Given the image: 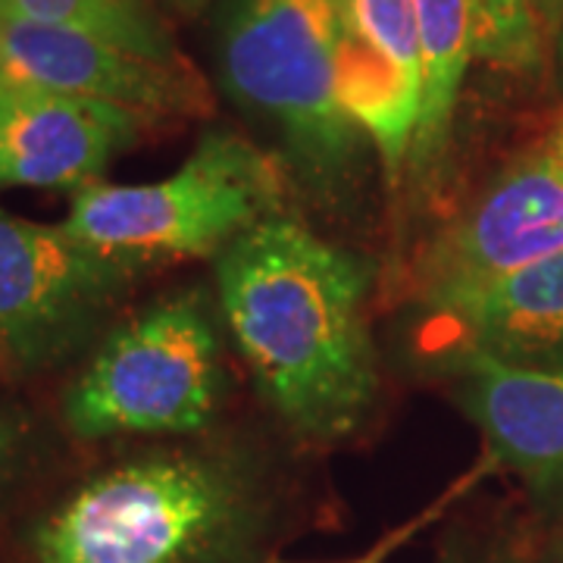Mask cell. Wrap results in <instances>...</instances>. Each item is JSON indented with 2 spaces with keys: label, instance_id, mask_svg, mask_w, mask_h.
<instances>
[{
  "label": "cell",
  "instance_id": "1",
  "mask_svg": "<svg viewBox=\"0 0 563 563\" xmlns=\"http://www.w3.org/2000/svg\"><path fill=\"white\" fill-rule=\"evenodd\" d=\"M217 307L279 420L307 442H339L379 391L366 325L369 269L288 213L213 261Z\"/></svg>",
  "mask_w": 563,
  "mask_h": 563
},
{
  "label": "cell",
  "instance_id": "2",
  "mask_svg": "<svg viewBox=\"0 0 563 563\" xmlns=\"http://www.w3.org/2000/svg\"><path fill=\"white\" fill-rule=\"evenodd\" d=\"M263 526L254 473L225 451L122 461L57 504L32 532L38 563H242Z\"/></svg>",
  "mask_w": 563,
  "mask_h": 563
},
{
  "label": "cell",
  "instance_id": "3",
  "mask_svg": "<svg viewBox=\"0 0 563 563\" xmlns=\"http://www.w3.org/2000/svg\"><path fill=\"white\" fill-rule=\"evenodd\" d=\"M335 0H220L225 91L279 141V163L322 207L354 198L369 141L335 91Z\"/></svg>",
  "mask_w": 563,
  "mask_h": 563
},
{
  "label": "cell",
  "instance_id": "4",
  "mask_svg": "<svg viewBox=\"0 0 563 563\" xmlns=\"http://www.w3.org/2000/svg\"><path fill=\"white\" fill-rule=\"evenodd\" d=\"M282 163L229 129L203 132L173 176L95 181L73 191L63 225L132 273L220 257L254 225L285 213Z\"/></svg>",
  "mask_w": 563,
  "mask_h": 563
},
{
  "label": "cell",
  "instance_id": "5",
  "mask_svg": "<svg viewBox=\"0 0 563 563\" xmlns=\"http://www.w3.org/2000/svg\"><path fill=\"white\" fill-rule=\"evenodd\" d=\"M217 310L188 288L110 329L66 391V426L79 439L203 432L225 388Z\"/></svg>",
  "mask_w": 563,
  "mask_h": 563
},
{
  "label": "cell",
  "instance_id": "6",
  "mask_svg": "<svg viewBox=\"0 0 563 563\" xmlns=\"http://www.w3.org/2000/svg\"><path fill=\"white\" fill-rule=\"evenodd\" d=\"M135 276L63 222L44 225L0 210V357L41 369L79 354Z\"/></svg>",
  "mask_w": 563,
  "mask_h": 563
},
{
  "label": "cell",
  "instance_id": "7",
  "mask_svg": "<svg viewBox=\"0 0 563 563\" xmlns=\"http://www.w3.org/2000/svg\"><path fill=\"white\" fill-rule=\"evenodd\" d=\"M563 251V179L544 151L504 166L426 247L413 273L429 313Z\"/></svg>",
  "mask_w": 563,
  "mask_h": 563
},
{
  "label": "cell",
  "instance_id": "8",
  "mask_svg": "<svg viewBox=\"0 0 563 563\" xmlns=\"http://www.w3.org/2000/svg\"><path fill=\"white\" fill-rule=\"evenodd\" d=\"M335 7L339 101L379 154L388 188H401L422 103L413 0H335Z\"/></svg>",
  "mask_w": 563,
  "mask_h": 563
},
{
  "label": "cell",
  "instance_id": "9",
  "mask_svg": "<svg viewBox=\"0 0 563 563\" xmlns=\"http://www.w3.org/2000/svg\"><path fill=\"white\" fill-rule=\"evenodd\" d=\"M0 76L117 103L147 122L210 113V91L191 63L147 60L117 44L41 22L3 20Z\"/></svg>",
  "mask_w": 563,
  "mask_h": 563
},
{
  "label": "cell",
  "instance_id": "10",
  "mask_svg": "<svg viewBox=\"0 0 563 563\" xmlns=\"http://www.w3.org/2000/svg\"><path fill=\"white\" fill-rule=\"evenodd\" d=\"M144 125V117L117 103L0 76V188L95 185Z\"/></svg>",
  "mask_w": 563,
  "mask_h": 563
},
{
  "label": "cell",
  "instance_id": "11",
  "mask_svg": "<svg viewBox=\"0 0 563 563\" xmlns=\"http://www.w3.org/2000/svg\"><path fill=\"white\" fill-rule=\"evenodd\" d=\"M444 369L492 457L536 498H563V369L517 366L488 354H444Z\"/></svg>",
  "mask_w": 563,
  "mask_h": 563
},
{
  "label": "cell",
  "instance_id": "12",
  "mask_svg": "<svg viewBox=\"0 0 563 563\" xmlns=\"http://www.w3.org/2000/svg\"><path fill=\"white\" fill-rule=\"evenodd\" d=\"M429 342L444 354L563 369V251L435 310Z\"/></svg>",
  "mask_w": 563,
  "mask_h": 563
},
{
  "label": "cell",
  "instance_id": "13",
  "mask_svg": "<svg viewBox=\"0 0 563 563\" xmlns=\"http://www.w3.org/2000/svg\"><path fill=\"white\" fill-rule=\"evenodd\" d=\"M413 13L420 32L422 103L404 181H413L426 198L442 181L463 79L476 54L466 0H413Z\"/></svg>",
  "mask_w": 563,
  "mask_h": 563
},
{
  "label": "cell",
  "instance_id": "14",
  "mask_svg": "<svg viewBox=\"0 0 563 563\" xmlns=\"http://www.w3.org/2000/svg\"><path fill=\"white\" fill-rule=\"evenodd\" d=\"M7 20L69 29L169 66L188 63L169 29L144 0H10Z\"/></svg>",
  "mask_w": 563,
  "mask_h": 563
},
{
  "label": "cell",
  "instance_id": "15",
  "mask_svg": "<svg viewBox=\"0 0 563 563\" xmlns=\"http://www.w3.org/2000/svg\"><path fill=\"white\" fill-rule=\"evenodd\" d=\"M466 10L476 60L517 76L542 73L551 41L532 0H466Z\"/></svg>",
  "mask_w": 563,
  "mask_h": 563
},
{
  "label": "cell",
  "instance_id": "16",
  "mask_svg": "<svg viewBox=\"0 0 563 563\" xmlns=\"http://www.w3.org/2000/svg\"><path fill=\"white\" fill-rule=\"evenodd\" d=\"M435 563H529L523 551L507 539H448Z\"/></svg>",
  "mask_w": 563,
  "mask_h": 563
},
{
  "label": "cell",
  "instance_id": "17",
  "mask_svg": "<svg viewBox=\"0 0 563 563\" xmlns=\"http://www.w3.org/2000/svg\"><path fill=\"white\" fill-rule=\"evenodd\" d=\"M25 432H29L25 413L10 407V404H0V488L7 485V479L13 476V470L20 463Z\"/></svg>",
  "mask_w": 563,
  "mask_h": 563
},
{
  "label": "cell",
  "instance_id": "18",
  "mask_svg": "<svg viewBox=\"0 0 563 563\" xmlns=\"http://www.w3.org/2000/svg\"><path fill=\"white\" fill-rule=\"evenodd\" d=\"M532 7H536L539 22H542L544 35L554 44V38H558V32H561L563 25V0H532Z\"/></svg>",
  "mask_w": 563,
  "mask_h": 563
},
{
  "label": "cell",
  "instance_id": "19",
  "mask_svg": "<svg viewBox=\"0 0 563 563\" xmlns=\"http://www.w3.org/2000/svg\"><path fill=\"white\" fill-rule=\"evenodd\" d=\"M544 157L551 161V166L558 169V176L563 179V117L558 120V125L551 129V135H548V141H544Z\"/></svg>",
  "mask_w": 563,
  "mask_h": 563
},
{
  "label": "cell",
  "instance_id": "20",
  "mask_svg": "<svg viewBox=\"0 0 563 563\" xmlns=\"http://www.w3.org/2000/svg\"><path fill=\"white\" fill-rule=\"evenodd\" d=\"M529 563H563V526L551 536V542L544 544L542 551Z\"/></svg>",
  "mask_w": 563,
  "mask_h": 563
},
{
  "label": "cell",
  "instance_id": "21",
  "mask_svg": "<svg viewBox=\"0 0 563 563\" xmlns=\"http://www.w3.org/2000/svg\"><path fill=\"white\" fill-rule=\"evenodd\" d=\"M551 54H554V79L563 88V25L561 32H558V38H554V44H551Z\"/></svg>",
  "mask_w": 563,
  "mask_h": 563
},
{
  "label": "cell",
  "instance_id": "22",
  "mask_svg": "<svg viewBox=\"0 0 563 563\" xmlns=\"http://www.w3.org/2000/svg\"><path fill=\"white\" fill-rule=\"evenodd\" d=\"M269 563H307V561H269ZM335 563H379V554H369V558H357V561H335Z\"/></svg>",
  "mask_w": 563,
  "mask_h": 563
},
{
  "label": "cell",
  "instance_id": "23",
  "mask_svg": "<svg viewBox=\"0 0 563 563\" xmlns=\"http://www.w3.org/2000/svg\"><path fill=\"white\" fill-rule=\"evenodd\" d=\"M7 10H10V0H0V20H7Z\"/></svg>",
  "mask_w": 563,
  "mask_h": 563
},
{
  "label": "cell",
  "instance_id": "24",
  "mask_svg": "<svg viewBox=\"0 0 563 563\" xmlns=\"http://www.w3.org/2000/svg\"><path fill=\"white\" fill-rule=\"evenodd\" d=\"M0 41H3V20H0Z\"/></svg>",
  "mask_w": 563,
  "mask_h": 563
},
{
  "label": "cell",
  "instance_id": "25",
  "mask_svg": "<svg viewBox=\"0 0 563 563\" xmlns=\"http://www.w3.org/2000/svg\"><path fill=\"white\" fill-rule=\"evenodd\" d=\"M181 3H201V0H181Z\"/></svg>",
  "mask_w": 563,
  "mask_h": 563
}]
</instances>
